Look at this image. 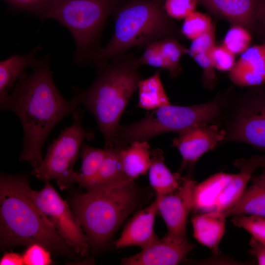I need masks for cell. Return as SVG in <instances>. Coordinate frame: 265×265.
<instances>
[{
  "mask_svg": "<svg viewBox=\"0 0 265 265\" xmlns=\"http://www.w3.org/2000/svg\"><path fill=\"white\" fill-rule=\"evenodd\" d=\"M51 56L40 58L30 74L25 73L16 83L12 93L0 106L19 118L24 131L23 149L19 161L30 162L36 176L43 165V145L54 127L67 115L77 111L80 105L74 94L67 101L53 78Z\"/></svg>",
  "mask_w": 265,
  "mask_h": 265,
  "instance_id": "1",
  "label": "cell"
},
{
  "mask_svg": "<svg viewBox=\"0 0 265 265\" xmlns=\"http://www.w3.org/2000/svg\"><path fill=\"white\" fill-rule=\"evenodd\" d=\"M28 176L0 174L1 249L39 244L51 252L76 259L77 254L34 201Z\"/></svg>",
  "mask_w": 265,
  "mask_h": 265,
  "instance_id": "2",
  "label": "cell"
},
{
  "mask_svg": "<svg viewBox=\"0 0 265 265\" xmlns=\"http://www.w3.org/2000/svg\"><path fill=\"white\" fill-rule=\"evenodd\" d=\"M137 58L125 53L95 67L96 77L84 90L75 89L80 105L94 116L105 142L113 147L120 120L142 77Z\"/></svg>",
  "mask_w": 265,
  "mask_h": 265,
  "instance_id": "3",
  "label": "cell"
},
{
  "mask_svg": "<svg viewBox=\"0 0 265 265\" xmlns=\"http://www.w3.org/2000/svg\"><path fill=\"white\" fill-rule=\"evenodd\" d=\"M134 181L126 177L73 197L71 207L90 246H104L136 209L139 196Z\"/></svg>",
  "mask_w": 265,
  "mask_h": 265,
  "instance_id": "4",
  "label": "cell"
},
{
  "mask_svg": "<svg viewBox=\"0 0 265 265\" xmlns=\"http://www.w3.org/2000/svg\"><path fill=\"white\" fill-rule=\"evenodd\" d=\"M114 30L106 45L91 63L95 67L124 54L133 47L172 37L174 26L164 8V0H131L114 12Z\"/></svg>",
  "mask_w": 265,
  "mask_h": 265,
  "instance_id": "5",
  "label": "cell"
},
{
  "mask_svg": "<svg viewBox=\"0 0 265 265\" xmlns=\"http://www.w3.org/2000/svg\"><path fill=\"white\" fill-rule=\"evenodd\" d=\"M117 3V0H52L39 18L55 20L70 31L76 46L74 61L85 65L101 48V35Z\"/></svg>",
  "mask_w": 265,
  "mask_h": 265,
  "instance_id": "6",
  "label": "cell"
},
{
  "mask_svg": "<svg viewBox=\"0 0 265 265\" xmlns=\"http://www.w3.org/2000/svg\"><path fill=\"white\" fill-rule=\"evenodd\" d=\"M222 107L221 101L214 99L199 105L159 107L136 122L120 125L114 146L124 148L135 141H148L162 133H179L196 125L212 123L219 117Z\"/></svg>",
  "mask_w": 265,
  "mask_h": 265,
  "instance_id": "7",
  "label": "cell"
},
{
  "mask_svg": "<svg viewBox=\"0 0 265 265\" xmlns=\"http://www.w3.org/2000/svg\"><path fill=\"white\" fill-rule=\"evenodd\" d=\"M73 123L66 127L49 146L43 165L36 176L44 182L54 180L61 190L76 183L74 167L85 139L94 137L86 131L81 122L83 111L80 108L72 115Z\"/></svg>",
  "mask_w": 265,
  "mask_h": 265,
  "instance_id": "8",
  "label": "cell"
},
{
  "mask_svg": "<svg viewBox=\"0 0 265 265\" xmlns=\"http://www.w3.org/2000/svg\"><path fill=\"white\" fill-rule=\"evenodd\" d=\"M31 196L68 245L77 254L86 255L90 245L77 217L49 181L45 182L44 187L40 191L32 189Z\"/></svg>",
  "mask_w": 265,
  "mask_h": 265,
  "instance_id": "9",
  "label": "cell"
},
{
  "mask_svg": "<svg viewBox=\"0 0 265 265\" xmlns=\"http://www.w3.org/2000/svg\"><path fill=\"white\" fill-rule=\"evenodd\" d=\"M224 140L243 142L265 150V94L241 104Z\"/></svg>",
  "mask_w": 265,
  "mask_h": 265,
  "instance_id": "10",
  "label": "cell"
},
{
  "mask_svg": "<svg viewBox=\"0 0 265 265\" xmlns=\"http://www.w3.org/2000/svg\"><path fill=\"white\" fill-rule=\"evenodd\" d=\"M197 182L188 177H182L179 187L173 192L162 195L158 212L164 221L167 236L177 239H187L186 224L192 209L193 188Z\"/></svg>",
  "mask_w": 265,
  "mask_h": 265,
  "instance_id": "11",
  "label": "cell"
},
{
  "mask_svg": "<svg viewBox=\"0 0 265 265\" xmlns=\"http://www.w3.org/2000/svg\"><path fill=\"white\" fill-rule=\"evenodd\" d=\"M172 140V146L179 151L183 170L191 166L206 153L212 150L224 140L226 131L212 123H203L190 127L178 133Z\"/></svg>",
  "mask_w": 265,
  "mask_h": 265,
  "instance_id": "12",
  "label": "cell"
},
{
  "mask_svg": "<svg viewBox=\"0 0 265 265\" xmlns=\"http://www.w3.org/2000/svg\"><path fill=\"white\" fill-rule=\"evenodd\" d=\"M195 245L188 239L179 240L165 235L138 253L121 260L124 265H176L182 262Z\"/></svg>",
  "mask_w": 265,
  "mask_h": 265,
  "instance_id": "13",
  "label": "cell"
},
{
  "mask_svg": "<svg viewBox=\"0 0 265 265\" xmlns=\"http://www.w3.org/2000/svg\"><path fill=\"white\" fill-rule=\"evenodd\" d=\"M162 196L157 195L152 203L138 211L127 222L120 237L114 242L116 248L137 246L142 249L159 239L154 226Z\"/></svg>",
  "mask_w": 265,
  "mask_h": 265,
  "instance_id": "14",
  "label": "cell"
},
{
  "mask_svg": "<svg viewBox=\"0 0 265 265\" xmlns=\"http://www.w3.org/2000/svg\"><path fill=\"white\" fill-rule=\"evenodd\" d=\"M265 163V158L263 157L236 160L234 165L239 169V172L235 174L220 193L212 212H222L234 207L242 197L254 172L257 168L262 167Z\"/></svg>",
  "mask_w": 265,
  "mask_h": 265,
  "instance_id": "15",
  "label": "cell"
},
{
  "mask_svg": "<svg viewBox=\"0 0 265 265\" xmlns=\"http://www.w3.org/2000/svg\"><path fill=\"white\" fill-rule=\"evenodd\" d=\"M229 77L235 85L242 87L265 83V43L249 47L241 54Z\"/></svg>",
  "mask_w": 265,
  "mask_h": 265,
  "instance_id": "16",
  "label": "cell"
},
{
  "mask_svg": "<svg viewBox=\"0 0 265 265\" xmlns=\"http://www.w3.org/2000/svg\"><path fill=\"white\" fill-rule=\"evenodd\" d=\"M211 12L231 23L232 25L252 28L257 21L261 0H198Z\"/></svg>",
  "mask_w": 265,
  "mask_h": 265,
  "instance_id": "17",
  "label": "cell"
},
{
  "mask_svg": "<svg viewBox=\"0 0 265 265\" xmlns=\"http://www.w3.org/2000/svg\"><path fill=\"white\" fill-rule=\"evenodd\" d=\"M226 218L219 212L201 213L192 218L194 237L214 255L219 253L220 243L225 231Z\"/></svg>",
  "mask_w": 265,
  "mask_h": 265,
  "instance_id": "18",
  "label": "cell"
},
{
  "mask_svg": "<svg viewBox=\"0 0 265 265\" xmlns=\"http://www.w3.org/2000/svg\"><path fill=\"white\" fill-rule=\"evenodd\" d=\"M38 45L28 53L19 55L14 54L0 62V106L7 99L10 90L16 82L25 73L28 68H33L40 58L37 56L41 50Z\"/></svg>",
  "mask_w": 265,
  "mask_h": 265,
  "instance_id": "19",
  "label": "cell"
},
{
  "mask_svg": "<svg viewBox=\"0 0 265 265\" xmlns=\"http://www.w3.org/2000/svg\"><path fill=\"white\" fill-rule=\"evenodd\" d=\"M258 175L251 179V184L238 202L229 210L221 212L226 218L239 214H252L265 217V163Z\"/></svg>",
  "mask_w": 265,
  "mask_h": 265,
  "instance_id": "20",
  "label": "cell"
},
{
  "mask_svg": "<svg viewBox=\"0 0 265 265\" xmlns=\"http://www.w3.org/2000/svg\"><path fill=\"white\" fill-rule=\"evenodd\" d=\"M235 174L219 172L195 185L192 194V209L194 212L212 211L215 201Z\"/></svg>",
  "mask_w": 265,
  "mask_h": 265,
  "instance_id": "21",
  "label": "cell"
},
{
  "mask_svg": "<svg viewBox=\"0 0 265 265\" xmlns=\"http://www.w3.org/2000/svg\"><path fill=\"white\" fill-rule=\"evenodd\" d=\"M150 148L148 141H135L129 146L120 148L122 170L125 176L135 180L148 171L151 164Z\"/></svg>",
  "mask_w": 265,
  "mask_h": 265,
  "instance_id": "22",
  "label": "cell"
},
{
  "mask_svg": "<svg viewBox=\"0 0 265 265\" xmlns=\"http://www.w3.org/2000/svg\"><path fill=\"white\" fill-rule=\"evenodd\" d=\"M163 152L159 149L151 151V164L148 170L149 180L157 195H165L175 191L180 186L182 177L172 173L164 161Z\"/></svg>",
  "mask_w": 265,
  "mask_h": 265,
  "instance_id": "23",
  "label": "cell"
},
{
  "mask_svg": "<svg viewBox=\"0 0 265 265\" xmlns=\"http://www.w3.org/2000/svg\"><path fill=\"white\" fill-rule=\"evenodd\" d=\"M161 70H158L153 75L139 82L138 107L153 110L171 104L161 80Z\"/></svg>",
  "mask_w": 265,
  "mask_h": 265,
  "instance_id": "24",
  "label": "cell"
},
{
  "mask_svg": "<svg viewBox=\"0 0 265 265\" xmlns=\"http://www.w3.org/2000/svg\"><path fill=\"white\" fill-rule=\"evenodd\" d=\"M107 149L92 147L83 143L80 150L81 165L76 173V183L88 189L93 186Z\"/></svg>",
  "mask_w": 265,
  "mask_h": 265,
  "instance_id": "25",
  "label": "cell"
},
{
  "mask_svg": "<svg viewBox=\"0 0 265 265\" xmlns=\"http://www.w3.org/2000/svg\"><path fill=\"white\" fill-rule=\"evenodd\" d=\"M105 148L107 149L106 156L101 165L95 183L91 188L111 183L127 177L122 170L120 148L114 146Z\"/></svg>",
  "mask_w": 265,
  "mask_h": 265,
  "instance_id": "26",
  "label": "cell"
},
{
  "mask_svg": "<svg viewBox=\"0 0 265 265\" xmlns=\"http://www.w3.org/2000/svg\"><path fill=\"white\" fill-rule=\"evenodd\" d=\"M161 52L166 62L167 71L171 78H175L181 72L180 60L182 56L188 53V49L173 37L159 41Z\"/></svg>",
  "mask_w": 265,
  "mask_h": 265,
  "instance_id": "27",
  "label": "cell"
},
{
  "mask_svg": "<svg viewBox=\"0 0 265 265\" xmlns=\"http://www.w3.org/2000/svg\"><path fill=\"white\" fill-rule=\"evenodd\" d=\"M184 20L181 32L186 37L191 41L210 31L214 27L209 16L196 11Z\"/></svg>",
  "mask_w": 265,
  "mask_h": 265,
  "instance_id": "28",
  "label": "cell"
},
{
  "mask_svg": "<svg viewBox=\"0 0 265 265\" xmlns=\"http://www.w3.org/2000/svg\"><path fill=\"white\" fill-rule=\"evenodd\" d=\"M251 39L248 29L240 26L232 25L222 45L235 55L242 54L250 47Z\"/></svg>",
  "mask_w": 265,
  "mask_h": 265,
  "instance_id": "29",
  "label": "cell"
},
{
  "mask_svg": "<svg viewBox=\"0 0 265 265\" xmlns=\"http://www.w3.org/2000/svg\"><path fill=\"white\" fill-rule=\"evenodd\" d=\"M233 224L248 232L251 237L265 245V217L249 214L233 216Z\"/></svg>",
  "mask_w": 265,
  "mask_h": 265,
  "instance_id": "30",
  "label": "cell"
},
{
  "mask_svg": "<svg viewBox=\"0 0 265 265\" xmlns=\"http://www.w3.org/2000/svg\"><path fill=\"white\" fill-rule=\"evenodd\" d=\"M198 3V0H164V8L170 18L179 20L195 11Z\"/></svg>",
  "mask_w": 265,
  "mask_h": 265,
  "instance_id": "31",
  "label": "cell"
},
{
  "mask_svg": "<svg viewBox=\"0 0 265 265\" xmlns=\"http://www.w3.org/2000/svg\"><path fill=\"white\" fill-rule=\"evenodd\" d=\"M137 61L140 66L148 65L166 71L168 69L167 64L160 49L159 41L147 45L142 55L137 58Z\"/></svg>",
  "mask_w": 265,
  "mask_h": 265,
  "instance_id": "32",
  "label": "cell"
},
{
  "mask_svg": "<svg viewBox=\"0 0 265 265\" xmlns=\"http://www.w3.org/2000/svg\"><path fill=\"white\" fill-rule=\"evenodd\" d=\"M203 70V81L204 85L212 89L215 84L216 76L211 51L201 53L191 56Z\"/></svg>",
  "mask_w": 265,
  "mask_h": 265,
  "instance_id": "33",
  "label": "cell"
},
{
  "mask_svg": "<svg viewBox=\"0 0 265 265\" xmlns=\"http://www.w3.org/2000/svg\"><path fill=\"white\" fill-rule=\"evenodd\" d=\"M23 257L26 265H49L53 263L51 252L38 243L28 246Z\"/></svg>",
  "mask_w": 265,
  "mask_h": 265,
  "instance_id": "34",
  "label": "cell"
},
{
  "mask_svg": "<svg viewBox=\"0 0 265 265\" xmlns=\"http://www.w3.org/2000/svg\"><path fill=\"white\" fill-rule=\"evenodd\" d=\"M211 54L215 69L221 71L230 72L236 62V55L223 45L215 46Z\"/></svg>",
  "mask_w": 265,
  "mask_h": 265,
  "instance_id": "35",
  "label": "cell"
},
{
  "mask_svg": "<svg viewBox=\"0 0 265 265\" xmlns=\"http://www.w3.org/2000/svg\"><path fill=\"white\" fill-rule=\"evenodd\" d=\"M4 0L14 9L32 13L38 18L45 12L52 1V0Z\"/></svg>",
  "mask_w": 265,
  "mask_h": 265,
  "instance_id": "36",
  "label": "cell"
},
{
  "mask_svg": "<svg viewBox=\"0 0 265 265\" xmlns=\"http://www.w3.org/2000/svg\"><path fill=\"white\" fill-rule=\"evenodd\" d=\"M216 46L214 26L196 39L191 41L188 54L192 55L201 53L209 52Z\"/></svg>",
  "mask_w": 265,
  "mask_h": 265,
  "instance_id": "37",
  "label": "cell"
},
{
  "mask_svg": "<svg viewBox=\"0 0 265 265\" xmlns=\"http://www.w3.org/2000/svg\"><path fill=\"white\" fill-rule=\"evenodd\" d=\"M251 248L248 252L255 256L259 265H265V245L251 237L249 242Z\"/></svg>",
  "mask_w": 265,
  "mask_h": 265,
  "instance_id": "38",
  "label": "cell"
},
{
  "mask_svg": "<svg viewBox=\"0 0 265 265\" xmlns=\"http://www.w3.org/2000/svg\"><path fill=\"white\" fill-rule=\"evenodd\" d=\"M0 265H23L24 261L23 255L13 252H6L0 261Z\"/></svg>",
  "mask_w": 265,
  "mask_h": 265,
  "instance_id": "39",
  "label": "cell"
},
{
  "mask_svg": "<svg viewBox=\"0 0 265 265\" xmlns=\"http://www.w3.org/2000/svg\"><path fill=\"white\" fill-rule=\"evenodd\" d=\"M257 22L260 23L265 30V1H261L257 12Z\"/></svg>",
  "mask_w": 265,
  "mask_h": 265,
  "instance_id": "40",
  "label": "cell"
}]
</instances>
